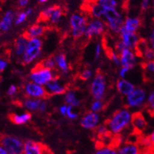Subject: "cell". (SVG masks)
I'll use <instances>...</instances> for the list:
<instances>
[{
	"label": "cell",
	"instance_id": "11",
	"mask_svg": "<svg viewBox=\"0 0 154 154\" xmlns=\"http://www.w3.org/2000/svg\"><path fill=\"white\" fill-rule=\"evenodd\" d=\"M23 92L26 96L28 98L45 100L46 98L49 97L45 87L32 82H28L24 85Z\"/></svg>",
	"mask_w": 154,
	"mask_h": 154
},
{
	"label": "cell",
	"instance_id": "47",
	"mask_svg": "<svg viewBox=\"0 0 154 154\" xmlns=\"http://www.w3.org/2000/svg\"><path fill=\"white\" fill-rule=\"evenodd\" d=\"M142 154H154V152L152 150H149V149H147V150H144Z\"/></svg>",
	"mask_w": 154,
	"mask_h": 154
},
{
	"label": "cell",
	"instance_id": "52",
	"mask_svg": "<svg viewBox=\"0 0 154 154\" xmlns=\"http://www.w3.org/2000/svg\"><path fill=\"white\" fill-rule=\"evenodd\" d=\"M149 150H152V152H154V147H152V149H149Z\"/></svg>",
	"mask_w": 154,
	"mask_h": 154
},
{
	"label": "cell",
	"instance_id": "21",
	"mask_svg": "<svg viewBox=\"0 0 154 154\" xmlns=\"http://www.w3.org/2000/svg\"><path fill=\"white\" fill-rule=\"evenodd\" d=\"M116 88H117V92L121 95L127 96L134 91L135 87L131 82L125 80V78H120L117 81Z\"/></svg>",
	"mask_w": 154,
	"mask_h": 154
},
{
	"label": "cell",
	"instance_id": "53",
	"mask_svg": "<svg viewBox=\"0 0 154 154\" xmlns=\"http://www.w3.org/2000/svg\"><path fill=\"white\" fill-rule=\"evenodd\" d=\"M128 1H134V0H127V2H128Z\"/></svg>",
	"mask_w": 154,
	"mask_h": 154
},
{
	"label": "cell",
	"instance_id": "41",
	"mask_svg": "<svg viewBox=\"0 0 154 154\" xmlns=\"http://www.w3.org/2000/svg\"><path fill=\"white\" fill-rule=\"evenodd\" d=\"M8 66L7 61L3 60L2 58L0 57V71H3L4 70H6V68Z\"/></svg>",
	"mask_w": 154,
	"mask_h": 154
},
{
	"label": "cell",
	"instance_id": "39",
	"mask_svg": "<svg viewBox=\"0 0 154 154\" xmlns=\"http://www.w3.org/2000/svg\"><path fill=\"white\" fill-rule=\"evenodd\" d=\"M149 141V149H151L152 147H154V130L150 133V135L147 136Z\"/></svg>",
	"mask_w": 154,
	"mask_h": 154
},
{
	"label": "cell",
	"instance_id": "38",
	"mask_svg": "<svg viewBox=\"0 0 154 154\" xmlns=\"http://www.w3.org/2000/svg\"><path fill=\"white\" fill-rule=\"evenodd\" d=\"M130 69L128 67H125V66H121V68L119 70V76L121 78H125L128 73Z\"/></svg>",
	"mask_w": 154,
	"mask_h": 154
},
{
	"label": "cell",
	"instance_id": "54",
	"mask_svg": "<svg viewBox=\"0 0 154 154\" xmlns=\"http://www.w3.org/2000/svg\"><path fill=\"white\" fill-rule=\"evenodd\" d=\"M1 72H2V71H0V76H1Z\"/></svg>",
	"mask_w": 154,
	"mask_h": 154
},
{
	"label": "cell",
	"instance_id": "3",
	"mask_svg": "<svg viewBox=\"0 0 154 154\" xmlns=\"http://www.w3.org/2000/svg\"><path fill=\"white\" fill-rule=\"evenodd\" d=\"M88 17L84 12H76L71 15L70 18V26L71 35L75 39L80 38L85 34V28L88 25Z\"/></svg>",
	"mask_w": 154,
	"mask_h": 154
},
{
	"label": "cell",
	"instance_id": "44",
	"mask_svg": "<svg viewBox=\"0 0 154 154\" xmlns=\"http://www.w3.org/2000/svg\"><path fill=\"white\" fill-rule=\"evenodd\" d=\"M46 109H47L46 102H45V100H42V104H41V106H40V109H39V112H42V113H43V112H45V110H46Z\"/></svg>",
	"mask_w": 154,
	"mask_h": 154
},
{
	"label": "cell",
	"instance_id": "9",
	"mask_svg": "<svg viewBox=\"0 0 154 154\" xmlns=\"http://www.w3.org/2000/svg\"><path fill=\"white\" fill-rule=\"evenodd\" d=\"M146 90L142 88H135L132 92L127 96L126 103L129 107L137 108L146 105L147 100Z\"/></svg>",
	"mask_w": 154,
	"mask_h": 154
},
{
	"label": "cell",
	"instance_id": "30",
	"mask_svg": "<svg viewBox=\"0 0 154 154\" xmlns=\"http://www.w3.org/2000/svg\"><path fill=\"white\" fill-rule=\"evenodd\" d=\"M145 106L149 113H150L151 115H154V91H152L147 96L146 103Z\"/></svg>",
	"mask_w": 154,
	"mask_h": 154
},
{
	"label": "cell",
	"instance_id": "10",
	"mask_svg": "<svg viewBox=\"0 0 154 154\" xmlns=\"http://www.w3.org/2000/svg\"><path fill=\"white\" fill-rule=\"evenodd\" d=\"M106 27L105 21L100 19L93 18L90 22L88 23L85 31V37L88 39H92L94 37L101 35L104 33Z\"/></svg>",
	"mask_w": 154,
	"mask_h": 154
},
{
	"label": "cell",
	"instance_id": "36",
	"mask_svg": "<svg viewBox=\"0 0 154 154\" xmlns=\"http://www.w3.org/2000/svg\"><path fill=\"white\" fill-rule=\"evenodd\" d=\"M102 53V45L100 42H97L95 47V53H94V60H97L101 56Z\"/></svg>",
	"mask_w": 154,
	"mask_h": 154
},
{
	"label": "cell",
	"instance_id": "1",
	"mask_svg": "<svg viewBox=\"0 0 154 154\" xmlns=\"http://www.w3.org/2000/svg\"><path fill=\"white\" fill-rule=\"evenodd\" d=\"M132 114L128 109H118L113 113L105 125L112 135H119L131 125Z\"/></svg>",
	"mask_w": 154,
	"mask_h": 154
},
{
	"label": "cell",
	"instance_id": "23",
	"mask_svg": "<svg viewBox=\"0 0 154 154\" xmlns=\"http://www.w3.org/2000/svg\"><path fill=\"white\" fill-rule=\"evenodd\" d=\"M14 18H15V14L14 11L12 10L6 11L0 20V31L6 32L9 31L14 23Z\"/></svg>",
	"mask_w": 154,
	"mask_h": 154
},
{
	"label": "cell",
	"instance_id": "18",
	"mask_svg": "<svg viewBox=\"0 0 154 154\" xmlns=\"http://www.w3.org/2000/svg\"><path fill=\"white\" fill-rule=\"evenodd\" d=\"M117 152L118 154H142L143 149L139 143H131L128 141L118 147Z\"/></svg>",
	"mask_w": 154,
	"mask_h": 154
},
{
	"label": "cell",
	"instance_id": "4",
	"mask_svg": "<svg viewBox=\"0 0 154 154\" xmlns=\"http://www.w3.org/2000/svg\"><path fill=\"white\" fill-rule=\"evenodd\" d=\"M103 17L106 27L114 34H119L124 25V18L116 8H106Z\"/></svg>",
	"mask_w": 154,
	"mask_h": 154
},
{
	"label": "cell",
	"instance_id": "17",
	"mask_svg": "<svg viewBox=\"0 0 154 154\" xmlns=\"http://www.w3.org/2000/svg\"><path fill=\"white\" fill-rule=\"evenodd\" d=\"M100 122V116L95 112H88L81 120V125L82 128L88 130L96 129Z\"/></svg>",
	"mask_w": 154,
	"mask_h": 154
},
{
	"label": "cell",
	"instance_id": "22",
	"mask_svg": "<svg viewBox=\"0 0 154 154\" xmlns=\"http://www.w3.org/2000/svg\"><path fill=\"white\" fill-rule=\"evenodd\" d=\"M28 41H29V39L23 35H20V37L16 39L15 43H14V53H15L16 57H23L25 53L26 49H27Z\"/></svg>",
	"mask_w": 154,
	"mask_h": 154
},
{
	"label": "cell",
	"instance_id": "31",
	"mask_svg": "<svg viewBox=\"0 0 154 154\" xmlns=\"http://www.w3.org/2000/svg\"><path fill=\"white\" fill-rule=\"evenodd\" d=\"M42 65L44 67L48 69H50V70H55L56 69V66H57V63H56V61H55V57H49L48 58L43 60L40 62Z\"/></svg>",
	"mask_w": 154,
	"mask_h": 154
},
{
	"label": "cell",
	"instance_id": "35",
	"mask_svg": "<svg viewBox=\"0 0 154 154\" xmlns=\"http://www.w3.org/2000/svg\"><path fill=\"white\" fill-rule=\"evenodd\" d=\"M66 117H68L69 119L70 120H74L76 119L78 117V113L74 112L73 110V106H67V110H66Z\"/></svg>",
	"mask_w": 154,
	"mask_h": 154
},
{
	"label": "cell",
	"instance_id": "26",
	"mask_svg": "<svg viewBox=\"0 0 154 154\" xmlns=\"http://www.w3.org/2000/svg\"><path fill=\"white\" fill-rule=\"evenodd\" d=\"M43 100L35 99V98H27L23 102V106L28 110L31 111H39L42 102Z\"/></svg>",
	"mask_w": 154,
	"mask_h": 154
},
{
	"label": "cell",
	"instance_id": "51",
	"mask_svg": "<svg viewBox=\"0 0 154 154\" xmlns=\"http://www.w3.org/2000/svg\"><path fill=\"white\" fill-rule=\"evenodd\" d=\"M152 9L154 10V0H152Z\"/></svg>",
	"mask_w": 154,
	"mask_h": 154
},
{
	"label": "cell",
	"instance_id": "28",
	"mask_svg": "<svg viewBox=\"0 0 154 154\" xmlns=\"http://www.w3.org/2000/svg\"><path fill=\"white\" fill-rule=\"evenodd\" d=\"M145 76L149 79L154 78V60L144 61L142 63Z\"/></svg>",
	"mask_w": 154,
	"mask_h": 154
},
{
	"label": "cell",
	"instance_id": "5",
	"mask_svg": "<svg viewBox=\"0 0 154 154\" xmlns=\"http://www.w3.org/2000/svg\"><path fill=\"white\" fill-rule=\"evenodd\" d=\"M57 76L58 75H54L52 70L45 68L40 63H38L31 70L29 78L31 82L43 86L46 85Z\"/></svg>",
	"mask_w": 154,
	"mask_h": 154
},
{
	"label": "cell",
	"instance_id": "19",
	"mask_svg": "<svg viewBox=\"0 0 154 154\" xmlns=\"http://www.w3.org/2000/svg\"><path fill=\"white\" fill-rule=\"evenodd\" d=\"M142 24H143V20L139 17H127L125 20L123 27L130 33H137V31L142 27Z\"/></svg>",
	"mask_w": 154,
	"mask_h": 154
},
{
	"label": "cell",
	"instance_id": "24",
	"mask_svg": "<svg viewBox=\"0 0 154 154\" xmlns=\"http://www.w3.org/2000/svg\"><path fill=\"white\" fill-rule=\"evenodd\" d=\"M9 118L15 125H24L31 119V113L29 112H26V113H20V114L12 113V114H10Z\"/></svg>",
	"mask_w": 154,
	"mask_h": 154
},
{
	"label": "cell",
	"instance_id": "33",
	"mask_svg": "<svg viewBox=\"0 0 154 154\" xmlns=\"http://www.w3.org/2000/svg\"><path fill=\"white\" fill-rule=\"evenodd\" d=\"M92 76V70L89 67H85L83 70L79 73V78L82 79V81H88Z\"/></svg>",
	"mask_w": 154,
	"mask_h": 154
},
{
	"label": "cell",
	"instance_id": "49",
	"mask_svg": "<svg viewBox=\"0 0 154 154\" xmlns=\"http://www.w3.org/2000/svg\"><path fill=\"white\" fill-rule=\"evenodd\" d=\"M152 32V33L154 34V20L153 22H152V31H151Z\"/></svg>",
	"mask_w": 154,
	"mask_h": 154
},
{
	"label": "cell",
	"instance_id": "32",
	"mask_svg": "<svg viewBox=\"0 0 154 154\" xmlns=\"http://www.w3.org/2000/svg\"><path fill=\"white\" fill-rule=\"evenodd\" d=\"M104 107V103L103 100H95L91 104V107L90 109L92 112H95V113H98V112L101 111L102 109Z\"/></svg>",
	"mask_w": 154,
	"mask_h": 154
},
{
	"label": "cell",
	"instance_id": "25",
	"mask_svg": "<svg viewBox=\"0 0 154 154\" xmlns=\"http://www.w3.org/2000/svg\"><path fill=\"white\" fill-rule=\"evenodd\" d=\"M55 57L57 66L63 74H67L69 72V64L64 53H59Z\"/></svg>",
	"mask_w": 154,
	"mask_h": 154
},
{
	"label": "cell",
	"instance_id": "37",
	"mask_svg": "<svg viewBox=\"0 0 154 154\" xmlns=\"http://www.w3.org/2000/svg\"><path fill=\"white\" fill-rule=\"evenodd\" d=\"M17 93V87L14 85H11L7 90V95L10 96H14Z\"/></svg>",
	"mask_w": 154,
	"mask_h": 154
},
{
	"label": "cell",
	"instance_id": "15",
	"mask_svg": "<svg viewBox=\"0 0 154 154\" xmlns=\"http://www.w3.org/2000/svg\"><path fill=\"white\" fill-rule=\"evenodd\" d=\"M119 55L121 58V66L128 67L130 70L135 67L137 63V56L134 51L128 48H125Z\"/></svg>",
	"mask_w": 154,
	"mask_h": 154
},
{
	"label": "cell",
	"instance_id": "43",
	"mask_svg": "<svg viewBox=\"0 0 154 154\" xmlns=\"http://www.w3.org/2000/svg\"><path fill=\"white\" fill-rule=\"evenodd\" d=\"M67 104H64V105H62L60 107L59 110H60V113L61 115L66 116V110H67Z\"/></svg>",
	"mask_w": 154,
	"mask_h": 154
},
{
	"label": "cell",
	"instance_id": "7",
	"mask_svg": "<svg viewBox=\"0 0 154 154\" xmlns=\"http://www.w3.org/2000/svg\"><path fill=\"white\" fill-rule=\"evenodd\" d=\"M42 49V41L39 38L29 39L25 53L22 57V63L28 65L38 59L41 55Z\"/></svg>",
	"mask_w": 154,
	"mask_h": 154
},
{
	"label": "cell",
	"instance_id": "8",
	"mask_svg": "<svg viewBox=\"0 0 154 154\" xmlns=\"http://www.w3.org/2000/svg\"><path fill=\"white\" fill-rule=\"evenodd\" d=\"M0 146L6 149L10 154H23L24 143L17 137L2 135L0 137Z\"/></svg>",
	"mask_w": 154,
	"mask_h": 154
},
{
	"label": "cell",
	"instance_id": "12",
	"mask_svg": "<svg viewBox=\"0 0 154 154\" xmlns=\"http://www.w3.org/2000/svg\"><path fill=\"white\" fill-rule=\"evenodd\" d=\"M120 40H121L126 48L135 51L136 49L137 45L139 43L140 38L137 33H130L125 30V27L122 26L121 31L119 32Z\"/></svg>",
	"mask_w": 154,
	"mask_h": 154
},
{
	"label": "cell",
	"instance_id": "46",
	"mask_svg": "<svg viewBox=\"0 0 154 154\" xmlns=\"http://www.w3.org/2000/svg\"><path fill=\"white\" fill-rule=\"evenodd\" d=\"M26 14H27V15L29 17V16H31V14H33V9L32 8H28V9H27L26 10Z\"/></svg>",
	"mask_w": 154,
	"mask_h": 154
},
{
	"label": "cell",
	"instance_id": "42",
	"mask_svg": "<svg viewBox=\"0 0 154 154\" xmlns=\"http://www.w3.org/2000/svg\"><path fill=\"white\" fill-rule=\"evenodd\" d=\"M30 0H18V6L20 9L25 8L28 5Z\"/></svg>",
	"mask_w": 154,
	"mask_h": 154
},
{
	"label": "cell",
	"instance_id": "34",
	"mask_svg": "<svg viewBox=\"0 0 154 154\" xmlns=\"http://www.w3.org/2000/svg\"><path fill=\"white\" fill-rule=\"evenodd\" d=\"M28 17V16L27 15L25 11H21L18 13L17 15L16 16L15 18V24L16 25H20L22 24L23 23L26 21L27 18Z\"/></svg>",
	"mask_w": 154,
	"mask_h": 154
},
{
	"label": "cell",
	"instance_id": "29",
	"mask_svg": "<svg viewBox=\"0 0 154 154\" xmlns=\"http://www.w3.org/2000/svg\"><path fill=\"white\" fill-rule=\"evenodd\" d=\"M95 154H118V152L113 146H101L97 147Z\"/></svg>",
	"mask_w": 154,
	"mask_h": 154
},
{
	"label": "cell",
	"instance_id": "27",
	"mask_svg": "<svg viewBox=\"0 0 154 154\" xmlns=\"http://www.w3.org/2000/svg\"><path fill=\"white\" fill-rule=\"evenodd\" d=\"M65 102L66 103L71 106H78L81 105V100L77 97V93L74 90H67L65 93Z\"/></svg>",
	"mask_w": 154,
	"mask_h": 154
},
{
	"label": "cell",
	"instance_id": "20",
	"mask_svg": "<svg viewBox=\"0 0 154 154\" xmlns=\"http://www.w3.org/2000/svg\"><path fill=\"white\" fill-rule=\"evenodd\" d=\"M47 27H48L42 25L41 23H35L33 25H31L23 35L28 39L39 38L46 32Z\"/></svg>",
	"mask_w": 154,
	"mask_h": 154
},
{
	"label": "cell",
	"instance_id": "16",
	"mask_svg": "<svg viewBox=\"0 0 154 154\" xmlns=\"http://www.w3.org/2000/svg\"><path fill=\"white\" fill-rule=\"evenodd\" d=\"M131 125L133 128L134 132L137 134H142L143 131L147 128L148 123H147L146 119L144 117L142 112H135L132 114L131 117Z\"/></svg>",
	"mask_w": 154,
	"mask_h": 154
},
{
	"label": "cell",
	"instance_id": "6",
	"mask_svg": "<svg viewBox=\"0 0 154 154\" xmlns=\"http://www.w3.org/2000/svg\"><path fill=\"white\" fill-rule=\"evenodd\" d=\"M106 88H107V82L105 75L103 71L98 70L90 85L91 96L94 100H102L105 96Z\"/></svg>",
	"mask_w": 154,
	"mask_h": 154
},
{
	"label": "cell",
	"instance_id": "40",
	"mask_svg": "<svg viewBox=\"0 0 154 154\" xmlns=\"http://www.w3.org/2000/svg\"><path fill=\"white\" fill-rule=\"evenodd\" d=\"M148 42L149 46L152 48V49L154 50V34L152 33V31L150 32V34L149 35V38H148Z\"/></svg>",
	"mask_w": 154,
	"mask_h": 154
},
{
	"label": "cell",
	"instance_id": "45",
	"mask_svg": "<svg viewBox=\"0 0 154 154\" xmlns=\"http://www.w3.org/2000/svg\"><path fill=\"white\" fill-rule=\"evenodd\" d=\"M0 154H10L7 152L6 149L2 147V146H0Z\"/></svg>",
	"mask_w": 154,
	"mask_h": 154
},
{
	"label": "cell",
	"instance_id": "48",
	"mask_svg": "<svg viewBox=\"0 0 154 154\" xmlns=\"http://www.w3.org/2000/svg\"><path fill=\"white\" fill-rule=\"evenodd\" d=\"M38 1L39 3H45V2H46L49 0H38Z\"/></svg>",
	"mask_w": 154,
	"mask_h": 154
},
{
	"label": "cell",
	"instance_id": "2",
	"mask_svg": "<svg viewBox=\"0 0 154 154\" xmlns=\"http://www.w3.org/2000/svg\"><path fill=\"white\" fill-rule=\"evenodd\" d=\"M64 15L65 8L60 5H53L45 8L40 13L38 18V23L49 22L53 25H56L60 23Z\"/></svg>",
	"mask_w": 154,
	"mask_h": 154
},
{
	"label": "cell",
	"instance_id": "13",
	"mask_svg": "<svg viewBox=\"0 0 154 154\" xmlns=\"http://www.w3.org/2000/svg\"><path fill=\"white\" fill-rule=\"evenodd\" d=\"M23 154H51L44 145L33 140H27L24 143Z\"/></svg>",
	"mask_w": 154,
	"mask_h": 154
},
{
	"label": "cell",
	"instance_id": "50",
	"mask_svg": "<svg viewBox=\"0 0 154 154\" xmlns=\"http://www.w3.org/2000/svg\"><path fill=\"white\" fill-rule=\"evenodd\" d=\"M97 1L100 2V3H102V2H103V1H105V0H97Z\"/></svg>",
	"mask_w": 154,
	"mask_h": 154
},
{
	"label": "cell",
	"instance_id": "14",
	"mask_svg": "<svg viewBox=\"0 0 154 154\" xmlns=\"http://www.w3.org/2000/svg\"><path fill=\"white\" fill-rule=\"evenodd\" d=\"M45 90L49 96H59V95H63L65 94L67 91L66 85L61 83L60 82V78L57 76L56 78L49 82L48 84L45 85Z\"/></svg>",
	"mask_w": 154,
	"mask_h": 154
}]
</instances>
